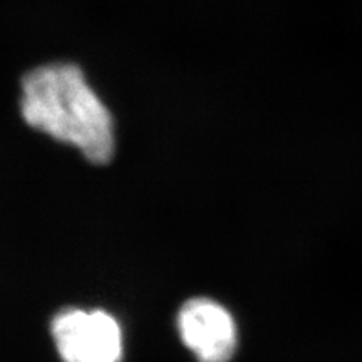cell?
Segmentation results:
<instances>
[{
  "label": "cell",
  "mask_w": 362,
  "mask_h": 362,
  "mask_svg": "<svg viewBox=\"0 0 362 362\" xmlns=\"http://www.w3.org/2000/svg\"><path fill=\"white\" fill-rule=\"evenodd\" d=\"M20 109L30 127L76 146L89 162L109 163L115 153L110 112L74 64L33 68L21 81Z\"/></svg>",
  "instance_id": "obj_1"
},
{
  "label": "cell",
  "mask_w": 362,
  "mask_h": 362,
  "mask_svg": "<svg viewBox=\"0 0 362 362\" xmlns=\"http://www.w3.org/2000/svg\"><path fill=\"white\" fill-rule=\"evenodd\" d=\"M52 337L64 362L122 359L121 326L101 310H62L52 322Z\"/></svg>",
  "instance_id": "obj_2"
},
{
  "label": "cell",
  "mask_w": 362,
  "mask_h": 362,
  "mask_svg": "<svg viewBox=\"0 0 362 362\" xmlns=\"http://www.w3.org/2000/svg\"><path fill=\"white\" fill-rule=\"evenodd\" d=\"M178 332L199 362H226L237 347V329L231 314L218 302L197 298L181 307Z\"/></svg>",
  "instance_id": "obj_3"
}]
</instances>
